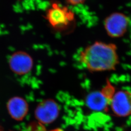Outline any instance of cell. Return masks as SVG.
Segmentation results:
<instances>
[{
  "instance_id": "6da1fadb",
  "label": "cell",
  "mask_w": 131,
  "mask_h": 131,
  "mask_svg": "<svg viewBox=\"0 0 131 131\" xmlns=\"http://www.w3.org/2000/svg\"><path fill=\"white\" fill-rule=\"evenodd\" d=\"M80 60L91 72L115 70L119 63L117 47L113 43L96 41L81 52Z\"/></svg>"
},
{
  "instance_id": "7a4b0ae2",
  "label": "cell",
  "mask_w": 131,
  "mask_h": 131,
  "mask_svg": "<svg viewBox=\"0 0 131 131\" xmlns=\"http://www.w3.org/2000/svg\"><path fill=\"white\" fill-rule=\"evenodd\" d=\"M45 17L52 28L59 31H65L75 23L74 13L57 2L52 3L46 12Z\"/></svg>"
},
{
  "instance_id": "3957f363",
  "label": "cell",
  "mask_w": 131,
  "mask_h": 131,
  "mask_svg": "<svg viewBox=\"0 0 131 131\" xmlns=\"http://www.w3.org/2000/svg\"><path fill=\"white\" fill-rule=\"evenodd\" d=\"M130 19L122 13H114L104 19V26L108 35L113 38H121L126 33Z\"/></svg>"
},
{
  "instance_id": "277c9868",
  "label": "cell",
  "mask_w": 131,
  "mask_h": 131,
  "mask_svg": "<svg viewBox=\"0 0 131 131\" xmlns=\"http://www.w3.org/2000/svg\"><path fill=\"white\" fill-rule=\"evenodd\" d=\"M113 113L117 117H125L131 114V92L121 90L114 94L110 102Z\"/></svg>"
},
{
  "instance_id": "5b68a950",
  "label": "cell",
  "mask_w": 131,
  "mask_h": 131,
  "mask_svg": "<svg viewBox=\"0 0 131 131\" xmlns=\"http://www.w3.org/2000/svg\"><path fill=\"white\" fill-rule=\"evenodd\" d=\"M33 64L32 57L23 51L14 52L9 60L11 70L18 75H24L30 72L33 68Z\"/></svg>"
},
{
  "instance_id": "8992f818",
  "label": "cell",
  "mask_w": 131,
  "mask_h": 131,
  "mask_svg": "<svg viewBox=\"0 0 131 131\" xmlns=\"http://www.w3.org/2000/svg\"><path fill=\"white\" fill-rule=\"evenodd\" d=\"M59 109L57 103L51 99L46 100L40 103L35 111V116L42 123H50L58 117Z\"/></svg>"
},
{
  "instance_id": "52a82bcc",
  "label": "cell",
  "mask_w": 131,
  "mask_h": 131,
  "mask_svg": "<svg viewBox=\"0 0 131 131\" xmlns=\"http://www.w3.org/2000/svg\"><path fill=\"white\" fill-rule=\"evenodd\" d=\"M112 98L109 97L102 89L89 94L86 98L85 103L89 108L94 111L106 110Z\"/></svg>"
},
{
  "instance_id": "ba28073f",
  "label": "cell",
  "mask_w": 131,
  "mask_h": 131,
  "mask_svg": "<svg viewBox=\"0 0 131 131\" xmlns=\"http://www.w3.org/2000/svg\"><path fill=\"white\" fill-rule=\"evenodd\" d=\"M7 108L11 117L15 120L21 121L27 113L28 106L23 99L15 97L10 99L8 102Z\"/></svg>"
},
{
  "instance_id": "9c48e42d",
  "label": "cell",
  "mask_w": 131,
  "mask_h": 131,
  "mask_svg": "<svg viewBox=\"0 0 131 131\" xmlns=\"http://www.w3.org/2000/svg\"><path fill=\"white\" fill-rule=\"evenodd\" d=\"M28 131H47L45 128L39 123H33L28 128ZM50 131H62L60 129H55Z\"/></svg>"
},
{
  "instance_id": "30bf717a",
  "label": "cell",
  "mask_w": 131,
  "mask_h": 131,
  "mask_svg": "<svg viewBox=\"0 0 131 131\" xmlns=\"http://www.w3.org/2000/svg\"><path fill=\"white\" fill-rule=\"evenodd\" d=\"M85 0H67L68 4L72 5H79L84 3Z\"/></svg>"
}]
</instances>
